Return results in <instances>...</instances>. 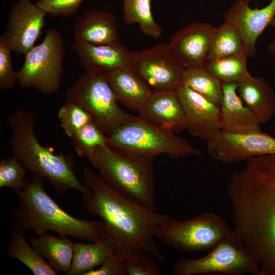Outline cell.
Returning a JSON list of instances; mask_svg holds the SVG:
<instances>
[{
  "label": "cell",
  "mask_w": 275,
  "mask_h": 275,
  "mask_svg": "<svg viewBox=\"0 0 275 275\" xmlns=\"http://www.w3.org/2000/svg\"><path fill=\"white\" fill-rule=\"evenodd\" d=\"M58 116L62 128L70 139L82 126L93 121L82 108L67 101L60 108Z\"/></svg>",
  "instance_id": "32"
},
{
  "label": "cell",
  "mask_w": 275,
  "mask_h": 275,
  "mask_svg": "<svg viewBox=\"0 0 275 275\" xmlns=\"http://www.w3.org/2000/svg\"><path fill=\"white\" fill-rule=\"evenodd\" d=\"M237 92L260 124L270 121L275 113V94L264 78L252 76L237 84Z\"/></svg>",
  "instance_id": "22"
},
{
  "label": "cell",
  "mask_w": 275,
  "mask_h": 275,
  "mask_svg": "<svg viewBox=\"0 0 275 275\" xmlns=\"http://www.w3.org/2000/svg\"><path fill=\"white\" fill-rule=\"evenodd\" d=\"M71 47L86 71L106 77L120 68L130 66V51L121 43L96 45L74 40Z\"/></svg>",
  "instance_id": "17"
},
{
  "label": "cell",
  "mask_w": 275,
  "mask_h": 275,
  "mask_svg": "<svg viewBox=\"0 0 275 275\" xmlns=\"http://www.w3.org/2000/svg\"><path fill=\"white\" fill-rule=\"evenodd\" d=\"M46 14L31 0H17L10 11L7 27L1 38L12 51L24 55L40 36Z\"/></svg>",
  "instance_id": "13"
},
{
  "label": "cell",
  "mask_w": 275,
  "mask_h": 275,
  "mask_svg": "<svg viewBox=\"0 0 275 275\" xmlns=\"http://www.w3.org/2000/svg\"><path fill=\"white\" fill-rule=\"evenodd\" d=\"M28 171L14 155L0 161V188L9 187L14 192L21 189L28 181Z\"/></svg>",
  "instance_id": "31"
},
{
  "label": "cell",
  "mask_w": 275,
  "mask_h": 275,
  "mask_svg": "<svg viewBox=\"0 0 275 275\" xmlns=\"http://www.w3.org/2000/svg\"><path fill=\"white\" fill-rule=\"evenodd\" d=\"M245 52L219 58L206 63L205 67L223 84H238L252 77L246 69Z\"/></svg>",
  "instance_id": "28"
},
{
  "label": "cell",
  "mask_w": 275,
  "mask_h": 275,
  "mask_svg": "<svg viewBox=\"0 0 275 275\" xmlns=\"http://www.w3.org/2000/svg\"><path fill=\"white\" fill-rule=\"evenodd\" d=\"M249 2L235 0L224 14L225 20L234 24L242 36L248 56L256 53V42L259 36L275 16V0H271L261 9H252Z\"/></svg>",
  "instance_id": "16"
},
{
  "label": "cell",
  "mask_w": 275,
  "mask_h": 275,
  "mask_svg": "<svg viewBox=\"0 0 275 275\" xmlns=\"http://www.w3.org/2000/svg\"><path fill=\"white\" fill-rule=\"evenodd\" d=\"M75 40L96 45L120 44L117 22L113 14L92 8L75 22Z\"/></svg>",
  "instance_id": "20"
},
{
  "label": "cell",
  "mask_w": 275,
  "mask_h": 275,
  "mask_svg": "<svg viewBox=\"0 0 275 275\" xmlns=\"http://www.w3.org/2000/svg\"><path fill=\"white\" fill-rule=\"evenodd\" d=\"M268 51L275 58V40L267 46Z\"/></svg>",
  "instance_id": "37"
},
{
  "label": "cell",
  "mask_w": 275,
  "mask_h": 275,
  "mask_svg": "<svg viewBox=\"0 0 275 275\" xmlns=\"http://www.w3.org/2000/svg\"><path fill=\"white\" fill-rule=\"evenodd\" d=\"M7 122L12 132L9 146L28 171L47 179L58 193L74 189L82 194H91L74 173L72 154H56L51 148L38 141L32 111L19 109L8 116Z\"/></svg>",
  "instance_id": "4"
},
{
  "label": "cell",
  "mask_w": 275,
  "mask_h": 275,
  "mask_svg": "<svg viewBox=\"0 0 275 275\" xmlns=\"http://www.w3.org/2000/svg\"><path fill=\"white\" fill-rule=\"evenodd\" d=\"M153 158L112 147H96L90 160L112 188L143 205L154 207Z\"/></svg>",
  "instance_id": "5"
},
{
  "label": "cell",
  "mask_w": 275,
  "mask_h": 275,
  "mask_svg": "<svg viewBox=\"0 0 275 275\" xmlns=\"http://www.w3.org/2000/svg\"><path fill=\"white\" fill-rule=\"evenodd\" d=\"M216 28L194 22L173 34L168 43L186 68L205 66Z\"/></svg>",
  "instance_id": "15"
},
{
  "label": "cell",
  "mask_w": 275,
  "mask_h": 275,
  "mask_svg": "<svg viewBox=\"0 0 275 275\" xmlns=\"http://www.w3.org/2000/svg\"><path fill=\"white\" fill-rule=\"evenodd\" d=\"M21 68L17 71V81L22 88H34L49 94L57 92L63 71L65 45L60 32L46 31L43 41L24 55Z\"/></svg>",
  "instance_id": "9"
},
{
  "label": "cell",
  "mask_w": 275,
  "mask_h": 275,
  "mask_svg": "<svg viewBox=\"0 0 275 275\" xmlns=\"http://www.w3.org/2000/svg\"><path fill=\"white\" fill-rule=\"evenodd\" d=\"M245 1H249H249H251V0H245Z\"/></svg>",
  "instance_id": "39"
},
{
  "label": "cell",
  "mask_w": 275,
  "mask_h": 275,
  "mask_svg": "<svg viewBox=\"0 0 275 275\" xmlns=\"http://www.w3.org/2000/svg\"><path fill=\"white\" fill-rule=\"evenodd\" d=\"M42 177L35 175L20 189L14 191L17 207L11 211V232L38 236L48 231L61 237H71L90 242L97 241L107 233L103 221L75 217L63 209L46 192Z\"/></svg>",
  "instance_id": "3"
},
{
  "label": "cell",
  "mask_w": 275,
  "mask_h": 275,
  "mask_svg": "<svg viewBox=\"0 0 275 275\" xmlns=\"http://www.w3.org/2000/svg\"><path fill=\"white\" fill-rule=\"evenodd\" d=\"M156 259L144 251L134 252L124 259L127 275H160Z\"/></svg>",
  "instance_id": "33"
},
{
  "label": "cell",
  "mask_w": 275,
  "mask_h": 275,
  "mask_svg": "<svg viewBox=\"0 0 275 275\" xmlns=\"http://www.w3.org/2000/svg\"><path fill=\"white\" fill-rule=\"evenodd\" d=\"M183 108L189 132L209 141L219 131V107L191 89L181 85L176 90Z\"/></svg>",
  "instance_id": "14"
},
{
  "label": "cell",
  "mask_w": 275,
  "mask_h": 275,
  "mask_svg": "<svg viewBox=\"0 0 275 275\" xmlns=\"http://www.w3.org/2000/svg\"><path fill=\"white\" fill-rule=\"evenodd\" d=\"M140 117L161 128L179 133L187 129V120L176 91H153Z\"/></svg>",
  "instance_id": "18"
},
{
  "label": "cell",
  "mask_w": 275,
  "mask_h": 275,
  "mask_svg": "<svg viewBox=\"0 0 275 275\" xmlns=\"http://www.w3.org/2000/svg\"><path fill=\"white\" fill-rule=\"evenodd\" d=\"M65 97L66 101L85 111L106 136L136 117L120 107L105 76L85 71L68 89Z\"/></svg>",
  "instance_id": "7"
},
{
  "label": "cell",
  "mask_w": 275,
  "mask_h": 275,
  "mask_svg": "<svg viewBox=\"0 0 275 275\" xmlns=\"http://www.w3.org/2000/svg\"><path fill=\"white\" fill-rule=\"evenodd\" d=\"M106 78L118 103L138 112L153 92L129 66L111 72Z\"/></svg>",
  "instance_id": "21"
},
{
  "label": "cell",
  "mask_w": 275,
  "mask_h": 275,
  "mask_svg": "<svg viewBox=\"0 0 275 275\" xmlns=\"http://www.w3.org/2000/svg\"><path fill=\"white\" fill-rule=\"evenodd\" d=\"M31 245L58 272L68 275L71 266L74 243L68 237L58 238L46 232L32 238Z\"/></svg>",
  "instance_id": "24"
},
{
  "label": "cell",
  "mask_w": 275,
  "mask_h": 275,
  "mask_svg": "<svg viewBox=\"0 0 275 275\" xmlns=\"http://www.w3.org/2000/svg\"><path fill=\"white\" fill-rule=\"evenodd\" d=\"M181 85L191 89L219 107L223 97V83L205 66L186 68Z\"/></svg>",
  "instance_id": "27"
},
{
  "label": "cell",
  "mask_w": 275,
  "mask_h": 275,
  "mask_svg": "<svg viewBox=\"0 0 275 275\" xmlns=\"http://www.w3.org/2000/svg\"><path fill=\"white\" fill-rule=\"evenodd\" d=\"M25 234L11 232L7 255L25 265L34 275H57L58 271L29 243Z\"/></svg>",
  "instance_id": "25"
},
{
  "label": "cell",
  "mask_w": 275,
  "mask_h": 275,
  "mask_svg": "<svg viewBox=\"0 0 275 275\" xmlns=\"http://www.w3.org/2000/svg\"><path fill=\"white\" fill-rule=\"evenodd\" d=\"M232 231L221 216L205 212L189 219L168 220L158 228L155 238L183 253L189 254L210 251Z\"/></svg>",
  "instance_id": "8"
},
{
  "label": "cell",
  "mask_w": 275,
  "mask_h": 275,
  "mask_svg": "<svg viewBox=\"0 0 275 275\" xmlns=\"http://www.w3.org/2000/svg\"><path fill=\"white\" fill-rule=\"evenodd\" d=\"M237 84H223L219 116L221 130L236 134L261 131L260 123L244 104L237 93Z\"/></svg>",
  "instance_id": "19"
},
{
  "label": "cell",
  "mask_w": 275,
  "mask_h": 275,
  "mask_svg": "<svg viewBox=\"0 0 275 275\" xmlns=\"http://www.w3.org/2000/svg\"><path fill=\"white\" fill-rule=\"evenodd\" d=\"M270 24L274 29H275V16L273 18Z\"/></svg>",
  "instance_id": "38"
},
{
  "label": "cell",
  "mask_w": 275,
  "mask_h": 275,
  "mask_svg": "<svg viewBox=\"0 0 275 275\" xmlns=\"http://www.w3.org/2000/svg\"><path fill=\"white\" fill-rule=\"evenodd\" d=\"M84 275H127V273L124 260L114 252L98 269L91 270Z\"/></svg>",
  "instance_id": "36"
},
{
  "label": "cell",
  "mask_w": 275,
  "mask_h": 275,
  "mask_svg": "<svg viewBox=\"0 0 275 275\" xmlns=\"http://www.w3.org/2000/svg\"><path fill=\"white\" fill-rule=\"evenodd\" d=\"M243 52L246 53L240 32L234 24L225 20L216 28L206 63Z\"/></svg>",
  "instance_id": "29"
},
{
  "label": "cell",
  "mask_w": 275,
  "mask_h": 275,
  "mask_svg": "<svg viewBox=\"0 0 275 275\" xmlns=\"http://www.w3.org/2000/svg\"><path fill=\"white\" fill-rule=\"evenodd\" d=\"M258 266L234 230L205 256L194 259H180L173 268L174 275H258Z\"/></svg>",
  "instance_id": "10"
},
{
  "label": "cell",
  "mask_w": 275,
  "mask_h": 275,
  "mask_svg": "<svg viewBox=\"0 0 275 275\" xmlns=\"http://www.w3.org/2000/svg\"><path fill=\"white\" fill-rule=\"evenodd\" d=\"M107 136L110 147L154 158L161 154L178 158L201 152L184 139L140 117L116 129Z\"/></svg>",
  "instance_id": "6"
},
{
  "label": "cell",
  "mask_w": 275,
  "mask_h": 275,
  "mask_svg": "<svg viewBox=\"0 0 275 275\" xmlns=\"http://www.w3.org/2000/svg\"><path fill=\"white\" fill-rule=\"evenodd\" d=\"M209 155L224 163H236L255 156L275 154V138L262 132L236 134L219 131L207 142Z\"/></svg>",
  "instance_id": "12"
},
{
  "label": "cell",
  "mask_w": 275,
  "mask_h": 275,
  "mask_svg": "<svg viewBox=\"0 0 275 275\" xmlns=\"http://www.w3.org/2000/svg\"><path fill=\"white\" fill-rule=\"evenodd\" d=\"M71 139L77 155L86 157L89 160L96 147H110L106 135L93 121L82 126Z\"/></svg>",
  "instance_id": "30"
},
{
  "label": "cell",
  "mask_w": 275,
  "mask_h": 275,
  "mask_svg": "<svg viewBox=\"0 0 275 275\" xmlns=\"http://www.w3.org/2000/svg\"><path fill=\"white\" fill-rule=\"evenodd\" d=\"M227 186L234 230L259 268L275 275V154L252 157Z\"/></svg>",
  "instance_id": "1"
},
{
  "label": "cell",
  "mask_w": 275,
  "mask_h": 275,
  "mask_svg": "<svg viewBox=\"0 0 275 275\" xmlns=\"http://www.w3.org/2000/svg\"><path fill=\"white\" fill-rule=\"evenodd\" d=\"M130 67L153 91H176L186 69L165 43L130 51Z\"/></svg>",
  "instance_id": "11"
},
{
  "label": "cell",
  "mask_w": 275,
  "mask_h": 275,
  "mask_svg": "<svg viewBox=\"0 0 275 275\" xmlns=\"http://www.w3.org/2000/svg\"><path fill=\"white\" fill-rule=\"evenodd\" d=\"M84 0H38L36 4L52 16L69 17L74 15Z\"/></svg>",
  "instance_id": "35"
},
{
  "label": "cell",
  "mask_w": 275,
  "mask_h": 275,
  "mask_svg": "<svg viewBox=\"0 0 275 275\" xmlns=\"http://www.w3.org/2000/svg\"><path fill=\"white\" fill-rule=\"evenodd\" d=\"M115 243L108 234L96 241L74 243L71 266L68 275H84L101 265L115 252Z\"/></svg>",
  "instance_id": "23"
},
{
  "label": "cell",
  "mask_w": 275,
  "mask_h": 275,
  "mask_svg": "<svg viewBox=\"0 0 275 275\" xmlns=\"http://www.w3.org/2000/svg\"><path fill=\"white\" fill-rule=\"evenodd\" d=\"M82 180L91 194H82V205L103 221L115 243L116 255L124 260L132 253L144 251L158 261L165 260L155 238L158 228L171 219L169 215L121 195L88 167L83 169Z\"/></svg>",
  "instance_id": "2"
},
{
  "label": "cell",
  "mask_w": 275,
  "mask_h": 275,
  "mask_svg": "<svg viewBox=\"0 0 275 275\" xmlns=\"http://www.w3.org/2000/svg\"><path fill=\"white\" fill-rule=\"evenodd\" d=\"M11 51L6 42L0 38V89L2 90L13 88L17 81V72L13 69Z\"/></svg>",
  "instance_id": "34"
},
{
  "label": "cell",
  "mask_w": 275,
  "mask_h": 275,
  "mask_svg": "<svg viewBox=\"0 0 275 275\" xmlns=\"http://www.w3.org/2000/svg\"><path fill=\"white\" fill-rule=\"evenodd\" d=\"M123 17L128 25L138 24L145 36L156 40L163 29L154 20L151 11V0H122Z\"/></svg>",
  "instance_id": "26"
}]
</instances>
